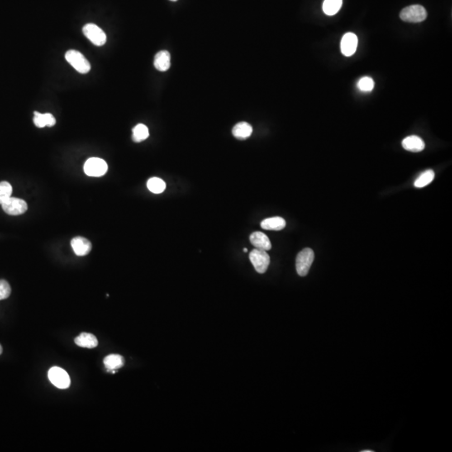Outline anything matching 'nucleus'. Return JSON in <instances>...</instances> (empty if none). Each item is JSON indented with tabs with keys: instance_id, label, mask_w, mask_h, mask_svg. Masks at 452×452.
<instances>
[{
	"instance_id": "obj_22",
	"label": "nucleus",
	"mask_w": 452,
	"mask_h": 452,
	"mask_svg": "<svg viewBox=\"0 0 452 452\" xmlns=\"http://www.w3.org/2000/svg\"><path fill=\"white\" fill-rule=\"evenodd\" d=\"M147 186L149 190L153 193H163L166 188L165 182L159 178H149Z\"/></svg>"
},
{
	"instance_id": "obj_23",
	"label": "nucleus",
	"mask_w": 452,
	"mask_h": 452,
	"mask_svg": "<svg viewBox=\"0 0 452 452\" xmlns=\"http://www.w3.org/2000/svg\"><path fill=\"white\" fill-rule=\"evenodd\" d=\"M12 186L6 181L0 183V205L10 199L12 195Z\"/></svg>"
},
{
	"instance_id": "obj_15",
	"label": "nucleus",
	"mask_w": 452,
	"mask_h": 452,
	"mask_svg": "<svg viewBox=\"0 0 452 452\" xmlns=\"http://www.w3.org/2000/svg\"><path fill=\"white\" fill-rule=\"evenodd\" d=\"M75 343L78 346L87 349H94L98 345L97 338L93 334L87 333L80 334L79 336L75 339Z\"/></svg>"
},
{
	"instance_id": "obj_27",
	"label": "nucleus",
	"mask_w": 452,
	"mask_h": 452,
	"mask_svg": "<svg viewBox=\"0 0 452 452\" xmlns=\"http://www.w3.org/2000/svg\"><path fill=\"white\" fill-rule=\"evenodd\" d=\"M2 352H3L2 346H1V345H0V354H1V353H2Z\"/></svg>"
},
{
	"instance_id": "obj_19",
	"label": "nucleus",
	"mask_w": 452,
	"mask_h": 452,
	"mask_svg": "<svg viewBox=\"0 0 452 452\" xmlns=\"http://www.w3.org/2000/svg\"><path fill=\"white\" fill-rule=\"evenodd\" d=\"M343 5V0H324L322 10L327 15L332 16L339 12Z\"/></svg>"
},
{
	"instance_id": "obj_20",
	"label": "nucleus",
	"mask_w": 452,
	"mask_h": 452,
	"mask_svg": "<svg viewBox=\"0 0 452 452\" xmlns=\"http://www.w3.org/2000/svg\"><path fill=\"white\" fill-rule=\"evenodd\" d=\"M149 128L144 124H138L133 129V140L135 143L144 141L149 138Z\"/></svg>"
},
{
	"instance_id": "obj_9",
	"label": "nucleus",
	"mask_w": 452,
	"mask_h": 452,
	"mask_svg": "<svg viewBox=\"0 0 452 452\" xmlns=\"http://www.w3.org/2000/svg\"><path fill=\"white\" fill-rule=\"evenodd\" d=\"M358 37L353 33H347L341 40V51L345 56H351L357 50Z\"/></svg>"
},
{
	"instance_id": "obj_7",
	"label": "nucleus",
	"mask_w": 452,
	"mask_h": 452,
	"mask_svg": "<svg viewBox=\"0 0 452 452\" xmlns=\"http://www.w3.org/2000/svg\"><path fill=\"white\" fill-rule=\"evenodd\" d=\"M49 379L57 388L67 389L71 383L69 375L63 368L59 367H53L49 370Z\"/></svg>"
},
{
	"instance_id": "obj_2",
	"label": "nucleus",
	"mask_w": 452,
	"mask_h": 452,
	"mask_svg": "<svg viewBox=\"0 0 452 452\" xmlns=\"http://www.w3.org/2000/svg\"><path fill=\"white\" fill-rule=\"evenodd\" d=\"M400 17L405 22L420 23L426 19L427 12L421 5H411L402 10Z\"/></svg>"
},
{
	"instance_id": "obj_6",
	"label": "nucleus",
	"mask_w": 452,
	"mask_h": 452,
	"mask_svg": "<svg viewBox=\"0 0 452 452\" xmlns=\"http://www.w3.org/2000/svg\"><path fill=\"white\" fill-rule=\"evenodd\" d=\"M250 260L258 273L263 274L267 272L270 265V256L266 250L255 248L250 253Z\"/></svg>"
},
{
	"instance_id": "obj_11",
	"label": "nucleus",
	"mask_w": 452,
	"mask_h": 452,
	"mask_svg": "<svg viewBox=\"0 0 452 452\" xmlns=\"http://www.w3.org/2000/svg\"><path fill=\"white\" fill-rule=\"evenodd\" d=\"M250 243L254 247L259 250H270L272 249V243L270 241L269 238L264 233L256 231L252 233L250 236Z\"/></svg>"
},
{
	"instance_id": "obj_3",
	"label": "nucleus",
	"mask_w": 452,
	"mask_h": 452,
	"mask_svg": "<svg viewBox=\"0 0 452 452\" xmlns=\"http://www.w3.org/2000/svg\"><path fill=\"white\" fill-rule=\"evenodd\" d=\"M313 261L314 252L310 248H306L298 253L296 260V268L300 277H305L308 274Z\"/></svg>"
},
{
	"instance_id": "obj_24",
	"label": "nucleus",
	"mask_w": 452,
	"mask_h": 452,
	"mask_svg": "<svg viewBox=\"0 0 452 452\" xmlns=\"http://www.w3.org/2000/svg\"><path fill=\"white\" fill-rule=\"evenodd\" d=\"M358 89L364 92H369L374 87V82L370 77H365L361 78L358 82Z\"/></svg>"
},
{
	"instance_id": "obj_8",
	"label": "nucleus",
	"mask_w": 452,
	"mask_h": 452,
	"mask_svg": "<svg viewBox=\"0 0 452 452\" xmlns=\"http://www.w3.org/2000/svg\"><path fill=\"white\" fill-rule=\"evenodd\" d=\"M3 210L10 215H20L26 212L28 209L27 203L23 200L10 197L5 203H3Z\"/></svg>"
},
{
	"instance_id": "obj_5",
	"label": "nucleus",
	"mask_w": 452,
	"mask_h": 452,
	"mask_svg": "<svg viewBox=\"0 0 452 452\" xmlns=\"http://www.w3.org/2000/svg\"><path fill=\"white\" fill-rule=\"evenodd\" d=\"M83 34L88 40L97 46H102L106 42V35L99 26L94 24H87L82 29Z\"/></svg>"
},
{
	"instance_id": "obj_1",
	"label": "nucleus",
	"mask_w": 452,
	"mask_h": 452,
	"mask_svg": "<svg viewBox=\"0 0 452 452\" xmlns=\"http://www.w3.org/2000/svg\"><path fill=\"white\" fill-rule=\"evenodd\" d=\"M66 59L76 71L81 74H87L91 71L90 62L78 50H68L66 53Z\"/></svg>"
},
{
	"instance_id": "obj_14",
	"label": "nucleus",
	"mask_w": 452,
	"mask_h": 452,
	"mask_svg": "<svg viewBox=\"0 0 452 452\" xmlns=\"http://www.w3.org/2000/svg\"><path fill=\"white\" fill-rule=\"evenodd\" d=\"M103 363L107 372L115 373L118 368L124 365V358L119 354H110L104 358Z\"/></svg>"
},
{
	"instance_id": "obj_12",
	"label": "nucleus",
	"mask_w": 452,
	"mask_h": 452,
	"mask_svg": "<svg viewBox=\"0 0 452 452\" xmlns=\"http://www.w3.org/2000/svg\"><path fill=\"white\" fill-rule=\"evenodd\" d=\"M402 146L405 150L419 153L425 149V143L420 137L409 136L405 138L402 142Z\"/></svg>"
},
{
	"instance_id": "obj_17",
	"label": "nucleus",
	"mask_w": 452,
	"mask_h": 452,
	"mask_svg": "<svg viewBox=\"0 0 452 452\" xmlns=\"http://www.w3.org/2000/svg\"><path fill=\"white\" fill-rule=\"evenodd\" d=\"M34 123L37 127L42 128L45 126H50H50H54V124L56 123V121L52 114H42L38 111H35Z\"/></svg>"
},
{
	"instance_id": "obj_25",
	"label": "nucleus",
	"mask_w": 452,
	"mask_h": 452,
	"mask_svg": "<svg viewBox=\"0 0 452 452\" xmlns=\"http://www.w3.org/2000/svg\"><path fill=\"white\" fill-rule=\"evenodd\" d=\"M11 294V287L5 280H0V300L6 299Z\"/></svg>"
},
{
	"instance_id": "obj_29",
	"label": "nucleus",
	"mask_w": 452,
	"mask_h": 452,
	"mask_svg": "<svg viewBox=\"0 0 452 452\" xmlns=\"http://www.w3.org/2000/svg\"><path fill=\"white\" fill-rule=\"evenodd\" d=\"M171 1H177V0H171Z\"/></svg>"
},
{
	"instance_id": "obj_4",
	"label": "nucleus",
	"mask_w": 452,
	"mask_h": 452,
	"mask_svg": "<svg viewBox=\"0 0 452 452\" xmlns=\"http://www.w3.org/2000/svg\"><path fill=\"white\" fill-rule=\"evenodd\" d=\"M107 169V163L99 158H89L84 164L85 173L91 177H101L105 175Z\"/></svg>"
},
{
	"instance_id": "obj_13",
	"label": "nucleus",
	"mask_w": 452,
	"mask_h": 452,
	"mask_svg": "<svg viewBox=\"0 0 452 452\" xmlns=\"http://www.w3.org/2000/svg\"><path fill=\"white\" fill-rule=\"evenodd\" d=\"M171 64V56L167 50H161L154 58V67L159 72H166L169 69Z\"/></svg>"
},
{
	"instance_id": "obj_10",
	"label": "nucleus",
	"mask_w": 452,
	"mask_h": 452,
	"mask_svg": "<svg viewBox=\"0 0 452 452\" xmlns=\"http://www.w3.org/2000/svg\"><path fill=\"white\" fill-rule=\"evenodd\" d=\"M72 247L74 250L75 254L79 256H84L89 254L92 250V243L86 238L82 236H77L72 239Z\"/></svg>"
},
{
	"instance_id": "obj_16",
	"label": "nucleus",
	"mask_w": 452,
	"mask_h": 452,
	"mask_svg": "<svg viewBox=\"0 0 452 452\" xmlns=\"http://www.w3.org/2000/svg\"><path fill=\"white\" fill-rule=\"evenodd\" d=\"M261 226L264 230L279 231L286 227V221L282 217L268 218L261 223Z\"/></svg>"
},
{
	"instance_id": "obj_26",
	"label": "nucleus",
	"mask_w": 452,
	"mask_h": 452,
	"mask_svg": "<svg viewBox=\"0 0 452 452\" xmlns=\"http://www.w3.org/2000/svg\"><path fill=\"white\" fill-rule=\"evenodd\" d=\"M362 452H373V450H363V451H362Z\"/></svg>"
},
{
	"instance_id": "obj_21",
	"label": "nucleus",
	"mask_w": 452,
	"mask_h": 452,
	"mask_svg": "<svg viewBox=\"0 0 452 452\" xmlns=\"http://www.w3.org/2000/svg\"><path fill=\"white\" fill-rule=\"evenodd\" d=\"M434 178H435L434 171L426 170L418 177L414 184L416 188H423V187L430 184Z\"/></svg>"
},
{
	"instance_id": "obj_18",
	"label": "nucleus",
	"mask_w": 452,
	"mask_h": 452,
	"mask_svg": "<svg viewBox=\"0 0 452 452\" xmlns=\"http://www.w3.org/2000/svg\"><path fill=\"white\" fill-rule=\"evenodd\" d=\"M253 128L250 124L245 121L236 124L232 129V134L235 138L240 140H244L250 137Z\"/></svg>"
},
{
	"instance_id": "obj_28",
	"label": "nucleus",
	"mask_w": 452,
	"mask_h": 452,
	"mask_svg": "<svg viewBox=\"0 0 452 452\" xmlns=\"http://www.w3.org/2000/svg\"><path fill=\"white\" fill-rule=\"evenodd\" d=\"M244 250V251H245V252H247L248 251L247 248H244V250Z\"/></svg>"
}]
</instances>
